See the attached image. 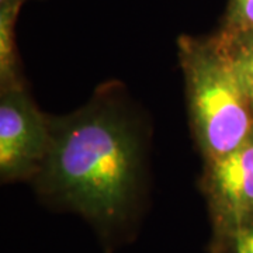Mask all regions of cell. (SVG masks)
I'll return each mask as SVG.
<instances>
[{
  "instance_id": "6da1fadb",
  "label": "cell",
  "mask_w": 253,
  "mask_h": 253,
  "mask_svg": "<svg viewBox=\"0 0 253 253\" xmlns=\"http://www.w3.org/2000/svg\"><path fill=\"white\" fill-rule=\"evenodd\" d=\"M51 144L33 183L49 206L87 221L111 249L141 215L144 139L114 100L97 97L68 116L51 117Z\"/></svg>"
},
{
  "instance_id": "7a4b0ae2",
  "label": "cell",
  "mask_w": 253,
  "mask_h": 253,
  "mask_svg": "<svg viewBox=\"0 0 253 253\" xmlns=\"http://www.w3.org/2000/svg\"><path fill=\"white\" fill-rule=\"evenodd\" d=\"M177 56L191 132L204 162L232 152L253 134V110L225 49L214 34L180 36Z\"/></svg>"
},
{
  "instance_id": "3957f363",
  "label": "cell",
  "mask_w": 253,
  "mask_h": 253,
  "mask_svg": "<svg viewBox=\"0 0 253 253\" xmlns=\"http://www.w3.org/2000/svg\"><path fill=\"white\" fill-rule=\"evenodd\" d=\"M51 134V117L37 107L23 82L0 87L1 183L33 181L44 165Z\"/></svg>"
},
{
  "instance_id": "277c9868",
  "label": "cell",
  "mask_w": 253,
  "mask_h": 253,
  "mask_svg": "<svg viewBox=\"0 0 253 253\" xmlns=\"http://www.w3.org/2000/svg\"><path fill=\"white\" fill-rule=\"evenodd\" d=\"M200 189L211 234L253 217V134L232 152L204 162Z\"/></svg>"
},
{
  "instance_id": "5b68a950",
  "label": "cell",
  "mask_w": 253,
  "mask_h": 253,
  "mask_svg": "<svg viewBox=\"0 0 253 253\" xmlns=\"http://www.w3.org/2000/svg\"><path fill=\"white\" fill-rule=\"evenodd\" d=\"M26 0H10L0 4V87L21 83L16 52V23Z\"/></svg>"
},
{
  "instance_id": "8992f818",
  "label": "cell",
  "mask_w": 253,
  "mask_h": 253,
  "mask_svg": "<svg viewBox=\"0 0 253 253\" xmlns=\"http://www.w3.org/2000/svg\"><path fill=\"white\" fill-rule=\"evenodd\" d=\"M210 253H253V217L211 234Z\"/></svg>"
},
{
  "instance_id": "52a82bcc",
  "label": "cell",
  "mask_w": 253,
  "mask_h": 253,
  "mask_svg": "<svg viewBox=\"0 0 253 253\" xmlns=\"http://www.w3.org/2000/svg\"><path fill=\"white\" fill-rule=\"evenodd\" d=\"M221 37H238L253 33V0H228L217 31Z\"/></svg>"
},
{
  "instance_id": "ba28073f",
  "label": "cell",
  "mask_w": 253,
  "mask_h": 253,
  "mask_svg": "<svg viewBox=\"0 0 253 253\" xmlns=\"http://www.w3.org/2000/svg\"><path fill=\"white\" fill-rule=\"evenodd\" d=\"M225 52L229 56V59H231V63L234 66L236 78L239 81V84L244 89L245 94H246V97L249 100L253 110V56L252 55L231 52L228 49H225Z\"/></svg>"
},
{
  "instance_id": "9c48e42d",
  "label": "cell",
  "mask_w": 253,
  "mask_h": 253,
  "mask_svg": "<svg viewBox=\"0 0 253 253\" xmlns=\"http://www.w3.org/2000/svg\"><path fill=\"white\" fill-rule=\"evenodd\" d=\"M214 36L218 40V42L228 51L253 56V33L238 37H221L217 33H214Z\"/></svg>"
},
{
  "instance_id": "30bf717a",
  "label": "cell",
  "mask_w": 253,
  "mask_h": 253,
  "mask_svg": "<svg viewBox=\"0 0 253 253\" xmlns=\"http://www.w3.org/2000/svg\"><path fill=\"white\" fill-rule=\"evenodd\" d=\"M10 0H0V4H4V3H9Z\"/></svg>"
}]
</instances>
